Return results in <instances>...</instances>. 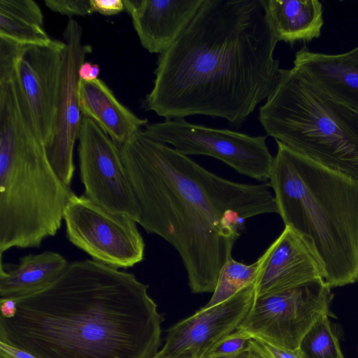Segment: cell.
<instances>
[{
    "mask_svg": "<svg viewBox=\"0 0 358 358\" xmlns=\"http://www.w3.org/2000/svg\"><path fill=\"white\" fill-rule=\"evenodd\" d=\"M278 43L262 0H203L159 55L141 108L165 120L201 115L238 129L278 85Z\"/></svg>",
    "mask_w": 358,
    "mask_h": 358,
    "instance_id": "cell-1",
    "label": "cell"
},
{
    "mask_svg": "<svg viewBox=\"0 0 358 358\" xmlns=\"http://www.w3.org/2000/svg\"><path fill=\"white\" fill-rule=\"evenodd\" d=\"M138 223L178 253L192 293H213L245 219L278 213L268 185L221 178L141 130L120 148Z\"/></svg>",
    "mask_w": 358,
    "mask_h": 358,
    "instance_id": "cell-2",
    "label": "cell"
},
{
    "mask_svg": "<svg viewBox=\"0 0 358 358\" xmlns=\"http://www.w3.org/2000/svg\"><path fill=\"white\" fill-rule=\"evenodd\" d=\"M133 273L85 259L48 286L15 299L0 341L36 358H152L164 315Z\"/></svg>",
    "mask_w": 358,
    "mask_h": 358,
    "instance_id": "cell-3",
    "label": "cell"
},
{
    "mask_svg": "<svg viewBox=\"0 0 358 358\" xmlns=\"http://www.w3.org/2000/svg\"><path fill=\"white\" fill-rule=\"evenodd\" d=\"M268 186L332 288L358 281V182L275 141Z\"/></svg>",
    "mask_w": 358,
    "mask_h": 358,
    "instance_id": "cell-4",
    "label": "cell"
},
{
    "mask_svg": "<svg viewBox=\"0 0 358 358\" xmlns=\"http://www.w3.org/2000/svg\"><path fill=\"white\" fill-rule=\"evenodd\" d=\"M75 193L58 177L20 107L13 79L0 80V255L54 236Z\"/></svg>",
    "mask_w": 358,
    "mask_h": 358,
    "instance_id": "cell-5",
    "label": "cell"
},
{
    "mask_svg": "<svg viewBox=\"0 0 358 358\" xmlns=\"http://www.w3.org/2000/svg\"><path fill=\"white\" fill-rule=\"evenodd\" d=\"M266 135L358 182V112L336 101L294 67L259 108Z\"/></svg>",
    "mask_w": 358,
    "mask_h": 358,
    "instance_id": "cell-6",
    "label": "cell"
},
{
    "mask_svg": "<svg viewBox=\"0 0 358 358\" xmlns=\"http://www.w3.org/2000/svg\"><path fill=\"white\" fill-rule=\"evenodd\" d=\"M143 132L186 156H210L258 181L269 179L274 157L266 145V136L215 129L185 119L148 123Z\"/></svg>",
    "mask_w": 358,
    "mask_h": 358,
    "instance_id": "cell-7",
    "label": "cell"
},
{
    "mask_svg": "<svg viewBox=\"0 0 358 358\" xmlns=\"http://www.w3.org/2000/svg\"><path fill=\"white\" fill-rule=\"evenodd\" d=\"M68 240L93 260L128 268L144 259L145 243L137 222L74 194L64 212Z\"/></svg>",
    "mask_w": 358,
    "mask_h": 358,
    "instance_id": "cell-8",
    "label": "cell"
},
{
    "mask_svg": "<svg viewBox=\"0 0 358 358\" xmlns=\"http://www.w3.org/2000/svg\"><path fill=\"white\" fill-rule=\"evenodd\" d=\"M331 287L322 278L298 287L257 298L238 329L275 345L299 348L306 333L328 314Z\"/></svg>",
    "mask_w": 358,
    "mask_h": 358,
    "instance_id": "cell-9",
    "label": "cell"
},
{
    "mask_svg": "<svg viewBox=\"0 0 358 358\" xmlns=\"http://www.w3.org/2000/svg\"><path fill=\"white\" fill-rule=\"evenodd\" d=\"M80 174L88 199L138 223L140 212L120 148L92 120L83 117L78 136Z\"/></svg>",
    "mask_w": 358,
    "mask_h": 358,
    "instance_id": "cell-10",
    "label": "cell"
},
{
    "mask_svg": "<svg viewBox=\"0 0 358 358\" xmlns=\"http://www.w3.org/2000/svg\"><path fill=\"white\" fill-rule=\"evenodd\" d=\"M64 41L22 46L13 80L22 112L44 148L54 131Z\"/></svg>",
    "mask_w": 358,
    "mask_h": 358,
    "instance_id": "cell-11",
    "label": "cell"
},
{
    "mask_svg": "<svg viewBox=\"0 0 358 358\" xmlns=\"http://www.w3.org/2000/svg\"><path fill=\"white\" fill-rule=\"evenodd\" d=\"M83 29L69 18L63 32V50L56 117L52 137L45 147L49 162L59 179L71 187L75 166L73 148L83 115L79 106L78 71L92 46L82 41Z\"/></svg>",
    "mask_w": 358,
    "mask_h": 358,
    "instance_id": "cell-12",
    "label": "cell"
},
{
    "mask_svg": "<svg viewBox=\"0 0 358 358\" xmlns=\"http://www.w3.org/2000/svg\"><path fill=\"white\" fill-rule=\"evenodd\" d=\"M255 283L246 285L222 303L202 307L171 327L164 346L152 358H202L243 322L256 300Z\"/></svg>",
    "mask_w": 358,
    "mask_h": 358,
    "instance_id": "cell-13",
    "label": "cell"
},
{
    "mask_svg": "<svg viewBox=\"0 0 358 358\" xmlns=\"http://www.w3.org/2000/svg\"><path fill=\"white\" fill-rule=\"evenodd\" d=\"M256 299L287 291L322 278L320 267L300 237L285 227L262 255Z\"/></svg>",
    "mask_w": 358,
    "mask_h": 358,
    "instance_id": "cell-14",
    "label": "cell"
},
{
    "mask_svg": "<svg viewBox=\"0 0 358 358\" xmlns=\"http://www.w3.org/2000/svg\"><path fill=\"white\" fill-rule=\"evenodd\" d=\"M203 0H123L139 41L150 53L167 50L189 24Z\"/></svg>",
    "mask_w": 358,
    "mask_h": 358,
    "instance_id": "cell-15",
    "label": "cell"
},
{
    "mask_svg": "<svg viewBox=\"0 0 358 358\" xmlns=\"http://www.w3.org/2000/svg\"><path fill=\"white\" fill-rule=\"evenodd\" d=\"M293 64L330 97L358 112V63L349 60L343 53L315 52L304 45L296 52Z\"/></svg>",
    "mask_w": 358,
    "mask_h": 358,
    "instance_id": "cell-16",
    "label": "cell"
},
{
    "mask_svg": "<svg viewBox=\"0 0 358 358\" xmlns=\"http://www.w3.org/2000/svg\"><path fill=\"white\" fill-rule=\"evenodd\" d=\"M79 106L83 117L94 122L119 147L148 124L122 104L101 79L80 82Z\"/></svg>",
    "mask_w": 358,
    "mask_h": 358,
    "instance_id": "cell-17",
    "label": "cell"
},
{
    "mask_svg": "<svg viewBox=\"0 0 358 358\" xmlns=\"http://www.w3.org/2000/svg\"><path fill=\"white\" fill-rule=\"evenodd\" d=\"M264 13L275 37L293 45L309 42L321 35L322 5L317 0H262Z\"/></svg>",
    "mask_w": 358,
    "mask_h": 358,
    "instance_id": "cell-18",
    "label": "cell"
},
{
    "mask_svg": "<svg viewBox=\"0 0 358 358\" xmlns=\"http://www.w3.org/2000/svg\"><path fill=\"white\" fill-rule=\"evenodd\" d=\"M69 264L62 255L53 251L24 256L17 264H3L1 257L0 297L15 299L41 290Z\"/></svg>",
    "mask_w": 358,
    "mask_h": 358,
    "instance_id": "cell-19",
    "label": "cell"
},
{
    "mask_svg": "<svg viewBox=\"0 0 358 358\" xmlns=\"http://www.w3.org/2000/svg\"><path fill=\"white\" fill-rule=\"evenodd\" d=\"M262 255L255 262L245 264L229 259L222 266L216 287L209 301L204 306L210 307L229 299L246 285L257 280L262 264Z\"/></svg>",
    "mask_w": 358,
    "mask_h": 358,
    "instance_id": "cell-20",
    "label": "cell"
},
{
    "mask_svg": "<svg viewBox=\"0 0 358 358\" xmlns=\"http://www.w3.org/2000/svg\"><path fill=\"white\" fill-rule=\"evenodd\" d=\"M304 358H345L328 314L311 327L299 347Z\"/></svg>",
    "mask_w": 358,
    "mask_h": 358,
    "instance_id": "cell-21",
    "label": "cell"
},
{
    "mask_svg": "<svg viewBox=\"0 0 358 358\" xmlns=\"http://www.w3.org/2000/svg\"><path fill=\"white\" fill-rule=\"evenodd\" d=\"M0 38L22 46L48 45L52 41L43 27L3 10H0Z\"/></svg>",
    "mask_w": 358,
    "mask_h": 358,
    "instance_id": "cell-22",
    "label": "cell"
},
{
    "mask_svg": "<svg viewBox=\"0 0 358 358\" xmlns=\"http://www.w3.org/2000/svg\"><path fill=\"white\" fill-rule=\"evenodd\" d=\"M252 337L237 329L217 342L202 358H239L248 350Z\"/></svg>",
    "mask_w": 358,
    "mask_h": 358,
    "instance_id": "cell-23",
    "label": "cell"
},
{
    "mask_svg": "<svg viewBox=\"0 0 358 358\" xmlns=\"http://www.w3.org/2000/svg\"><path fill=\"white\" fill-rule=\"evenodd\" d=\"M0 10L27 22L43 27L44 16L40 6L32 0H0Z\"/></svg>",
    "mask_w": 358,
    "mask_h": 358,
    "instance_id": "cell-24",
    "label": "cell"
},
{
    "mask_svg": "<svg viewBox=\"0 0 358 358\" xmlns=\"http://www.w3.org/2000/svg\"><path fill=\"white\" fill-rule=\"evenodd\" d=\"M248 346L261 358H304L300 348L287 349L258 338L252 337Z\"/></svg>",
    "mask_w": 358,
    "mask_h": 358,
    "instance_id": "cell-25",
    "label": "cell"
},
{
    "mask_svg": "<svg viewBox=\"0 0 358 358\" xmlns=\"http://www.w3.org/2000/svg\"><path fill=\"white\" fill-rule=\"evenodd\" d=\"M44 3L53 12L67 15L69 18L94 13L90 0H45Z\"/></svg>",
    "mask_w": 358,
    "mask_h": 358,
    "instance_id": "cell-26",
    "label": "cell"
},
{
    "mask_svg": "<svg viewBox=\"0 0 358 358\" xmlns=\"http://www.w3.org/2000/svg\"><path fill=\"white\" fill-rule=\"evenodd\" d=\"M93 12L113 15L125 10L123 0H90Z\"/></svg>",
    "mask_w": 358,
    "mask_h": 358,
    "instance_id": "cell-27",
    "label": "cell"
},
{
    "mask_svg": "<svg viewBox=\"0 0 358 358\" xmlns=\"http://www.w3.org/2000/svg\"><path fill=\"white\" fill-rule=\"evenodd\" d=\"M0 354L8 358H36L31 354L0 341Z\"/></svg>",
    "mask_w": 358,
    "mask_h": 358,
    "instance_id": "cell-28",
    "label": "cell"
},
{
    "mask_svg": "<svg viewBox=\"0 0 358 358\" xmlns=\"http://www.w3.org/2000/svg\"><path fill=\"white\" fill-rule=\"evenodd\" d=\"M93 64L84 62L80 66L78 75L81 81L90 82V73Z\"/></svg>",
    "mask_w": 358,
    "mask_h": 358,
    "instance_id": "cell-29",
    "label": "cell"
},
{
    "mask_svg": "<svg viewBox=\"0 0 358 358\" xmlns=\"http://www.w3.org/2000/svg\"><path fill=\"white\" fill-rule=\"evenodd\" d=\"M343 55L349 60L358 63V46Z\"/></svg>",
    "mask_w": 358,
    "mask_h": 358,
    "instance_id": "cell-30",
    "label": "cell"
},
{
    "mask_svg": "<svg viewBox=\"0 0 358 358\" xmlns=\"http://www.w3.org/2000/svg\"><path fill=\"white\" fill-rule=\"evenodd\" d=\"M239 358H261L249 346L248 350Z\"/></svg>",
    "mask_w": 358,
    "mask_h": 358,
    "instance_id": "cell-31",
    "label": "cell"
},
{
    "mask_svg": "<svg viewBox=\"0 0 358 358\" xmlns=\"http://www.w3.org/2000/svg\"><path fill=\"white\" fill-rule=\"evenodd\" d=\"M0 358H8V357L2 354H0Z\"/></svg>",
    "mask_w": 358,
    "mask_h": 358,
    "instance_id": "cell-32",
    "label": "cell"
}]
</instances>
